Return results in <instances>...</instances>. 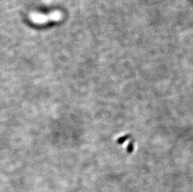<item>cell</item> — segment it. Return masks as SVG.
I'll return each mask as SVG.
<instances>
[{
  "mask_svg": "<svg viewBox=\"0 0 193 192\" xmlns=\"http://www.w3.org/2000/svg\"><path fill=\"white\" fill-rule=\"evenodd\" d=\"M30 19L36 24H45L50 21H60L62 18V14L59 11H55L49 14L38 13L30 14Z\"/></svg>",
  "mask_w": 193,
  "mask_h": 192,
  "instance_id": "6da1fadb",
  "label": "cell"
}]
</instances>
